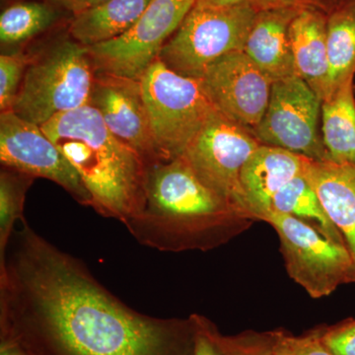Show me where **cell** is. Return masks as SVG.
<instances>
[{"label":"cell","mask_w":355,"mask_h":355,"mask_svg":"<svg viewBox=\"0 0 355 355\" xmlns=\"http://www.w3.org/2000/svg\"><path fill=\"white\" fill-rule=\"evenodd\" d=\"M0 328L37 355H193L197 333L191 316L160 319L128 307L26 219L0 265Z\"/></svg>","instance_id":"obj_1"},{"label":"cell","mask_w":355,"mask_h":355,"mask_svg":"<svg viewBox=\"0 0 355 355\" xmlns=\"http://www.w3.org/2000/svg\"><path fill=\"white\" fill-rule=\"evenodd\" d=\"M254 222L209 189L180 156L148 166L144 205L123 225L144 246L181 253L216 249Z\"/></svg>","instance_id":"obj_2"},{"label":"cell","mask_w":355,"mask_h":355,"mask_svg":"<svg viewBox=\"0 0 355 355\" xmlns=\"http://www.w3.org/2000/svg\"><path fill=\"white\" fill-rule=\"evenodd\" d=\"M41 128L80 175L98 214L123 224L139 214L148 166L112 133L94 107L58 114Z\"/></svg>","instance_id":"obj_3"},{"label":"cell","mask_w":355,"mask_h":355,"mask_svg":"<svg viewBox=\"0 0 355 355\" xmlns=\"http://www.w3.org/2000/svg\"><path fill=\"white\" fill-rule=\"evenodd\" d=\"M32 55L11 111L36 125L90 101L95 70L87 46L69 32Z\"/></svg>","instance_id":"obj_4"},{"label":"cell","mask_w":355,"mask_h":355,"mask_svg":"<svg viewBox=\"0 0 355 355\" xmlns=\"http://www.w3.org/2000/svg\"><path fill=\"white\" fill-rule=\"evenodd\" d=\"M258 9L196 3L166 43L158 60L180 76L198 79L209 65L245 44Z\"/></svg>","instance_id":"obj_5"},{"label":"cell","mask_w":355,"mask_h":355,"mask_svg":"<svg viewBox=\"0 0 355 355\" xmlns=\"http://www.w3.org/2000/svg\"><path fill=\"white\" fill-rule=\"evenodd\" d=\"M154 139L163 161L180 157L216 109L200 81L157 60L140 79Z\"/></svg>","instance_id":"obj_6"},{"label":"cell","mask_w":355,"mask_h":355,"mask_svg":"<svg viewBox=\"0 0 355 355\" xmlns=\"http://www.w3.org/2000/svg\"><path fill=\"white\" fill-rule=\"evenodd\" d=\"M261 221L279 235L286 272L310 297H326L342 284H355V266L347 247L288 214L270 211Z\"/></svg>","instance_id":"obj_7"},{"label":"cell","mask_w":355,"mask_h":355,"mask_svg":"<svg viewBox=\"0 0 355 355\" xmlns=\"http://www.w3.org/2000/svg\"><path fill=\"white\" fill-rule=\"evenodd\" d=\"M197 0H151L125 34L89 46L95 72L140 80Z\"/></svg>","instance_id":"obj_8"},{"label":"cell","mask_w":355,"mask_h":355,"mask_svg":"<svg viewBox=\"0 0 355 355\" xmlns=\"http://www.w3.org/2000/svg\"><path fill=\"white\" fill-rule=\"evenodd\" d=\"M260 146L253 133L216 112L182 156L209 189L253 219L243 191L241 172Z\"/></svg>","instance_id":"obj_9"},{"label":"cell","mask_w":355,"mask_h":355,"mask_svg":"<svg viewBox=\"0 0 355 355\" xmlns=\"http://www.w3.org/2000/svg\"><path fill=\"white\" fill-rule=\"evenodd\" d=\"M322 100L297 76L275 81L263 119L253 130L261 144L317 162L329 161L319 132Z\"/></svg>","instance_id":"obj_10"},{"label":"cell","mask_w":355,"mask_h":355,"mask_svg":"<svg viewBox=\"0 0 355 355\" xmlns=\"http://www.w3.org/2000/svg\"><path fill=\"white\" fill-rule=\"evenodd\" d=\"M0 161L2 167L50 180L77 202L92 207V198L78 172L41 125L12 111L0 114Z\"/></svg>","instance_id":"obj_11"},{"label":"cell","mask_w":355,"mask_h":355,"mask_svg":"<svg viewBox=\"0 0 355 355\" xmlns=\"http://www.w3.org/2000/svg\"><path fill=\"white\" fill-rule=\"evenodd\" d=\"M217 113L253 132L263 119L273 81L243 51L209 65L198 79Z\"/></svg>","instance_id":"obj_12"},{"label":"cell","mask_w":355,"mask_h":355,"mask_svg":"<svg viewBox=\"0 0 355 355\" xmlns=\"http://www.w3.org/2000/svg\"><path fill=\"white\" fill-rule=\"evenodd\" d=\"M89 105L99 112L112 133L135 149L147 166L163 162L140 80L95 72Z\"/></svg>","instance_id":"obj_13"},{"label":"cell","mask_w":355,"mask_h":355,"mask_svg":"<svg viewBox=\"0 0 355 355\" xmlns=\"http://www.w3.org/2000/svg\"><path fill=\"white\" fill-rule=\"evenodd\" d=\"M310 159L279 147L261 144L241 172V186L250 214L263 220L272 209L275 196L294 178L304 174Z\"/></svg>","instance_id":"obj_14"},{"label":"cell","mask_w":355,"mask_h":355,"mask_svg":"<svg viewBox=\"0 0 355 355\" xmlns=\"http://www.w3.org/2000/svg\"><path fill=\"white\" fill-rule=\"evenodd\" d=\"M300 9H261L248 35L244 53L275 81L295 76L289 29Z\"/></svg>","instance_id":"obj_15"},{"label":"cell","mask_w":355,"mask_h":355,"mask_svg":"<svg viewBox=\"0 0 355 355\" xmlns=\"http://www.w3.org/2000/svg\"><path fill=\"white\" fill-rule=\"evenodd\" d=\"M327 16L320 8H302L289 29L296 76L310 86L323 101L328 95L329 64Z\"/></svg>","instance_id":"obj_16"},{"label":"cell","mask_w":355,"mask_h":355,"mask_svg":"<svg viewBox=\"0 0 355 355\" xmlns=\"http://www.w3.org/2000/svg\"><path fill=\"white\" fill-rule=\"evenodd\" d=\"M304 176L342 234L355 266V164L309 160Z\"/></svg>","instance_id":"obj_17"},{"label":"cell","mask_w":355,"mask_h":355,"mask_svg":"<svg viewBox=\"0 0 355 355\" xmlns=\"http://www.w3.org/2000/svg\"><path fill=\"white\" fill-rule=\"evenodd\" d=\"M151 0H108L72 16L67 32L84 46L106 43L125 34L150 3Z\"/></svg>","instance_id":"obj_18"},{"label":"cell","mask_w":355,"mask_h":355,"mask_svg":"<svg viewBox=\"0 0 355 355\" xmlns=\"http://www.w3.org/2000/svg\"><path fill=\"white\" fill-rule=\"evenodd\" d=\"M322 139L330 162L355 164L354 79L322 101Z\"/></svg>","instance_id":"obj_19"},{"label":"cell","mask_w":355,"mask_h":355,"mask_svg":"<svg viewBox=\"0 0 355 355\" xmlns=\"http://www.w3.org/2000/svg\"><path fill=\"white\" fill-rule=\"evenodd\" d=\"M67 14L71 15L51 0L11 2L0 14L2 46H18L41 36L60 25Z\"/></svg>","instance_id":"obj_20"},{"label":"cell","mask_w":355,"mask_h":355,"mask_svg":"<svg viewBox=\"0 0 355 355\" xmlns=\"http://www.w3.org/2000/svg\"><path fill=\"white\" fill-rule=\"evenodd\" d=\"M328 95L355 76V0H343L327 16ZM327 95V96H328Z\"/></svg>","instance_id":"obj_21"},{"label":"cell","mask_w":355,"mask_h":355,"mask_svg":"<svg viewBox=\"0 0 355 355\" xmlns=\"http://www.w3.org/2000/svg\"><path fill=\"white\" fill-rule=\"evenodd\" d=\"M270 211L296 217L316 229L327 239L347 247L342 234L327 214L316 191L304 174L294 178L275 196Z\"/></svg>","instance_id":"obj_22"},{"label":"cell","mask_w":355,"mask_h":355,"mask_svg":"<svg viewBox=\"0 0 355 355\" xmlns=\"http://www.w3.org/2000/svg\"><path fill=\"white\" fill-rule=\"evenodd\" d=\"M35 178L10 168L0 172V265L6 260L7 248L16 223L25 220L26 195Z\"/></svg>","instance_id":"obj_23"},{"label":"cell","mask_w":355,"mask_h":355,"mask_svg":"<svg viewBox=\"0 0 355 355\" xmlns=\"http://www.w3.org/2000/svg\"><path fill=\"white\" fill-rule=\"evenodd\" d=\"M198 315L200 324L227 355H273L270 331L253 330L242 331L237 335L225 336L216 324L207 317Z\"/></svg>","instance_id":"obj_24"},{"label":"cell","mask_w":355,"mask_h":355,"mask_svg":"<svg viewBox=\"0 0 355 355\" xmlns=\"http://www.w3.org/2000/svg\"><path fill=\"white\" fill-rule=\"evenodd\" d=\"M32 55L29 53H2L0 55V110L11 111L19 93L21 84L26 73Z\"/></svg>","instance_id":"obj_25"},{"label":"cell","mask_w":355,"mask_h":355,"mask_svg":"<svg viewBox=\"0 0 355 355\" xmlns=\"http://www.w3.org/2000/svg\"><path fill=\"white\" fill-rule=\"evenodd\" d=\"M273 355H334L322 340L320 327L301 336L279 328L270 331Z\"/></svg>","instance_id":"obj_26"},{"label":"cell","mask_w":355,"mask_h":355,"mask_svg":"<svg viewBox=\"0 0 355 355\" xmlns=\"http://www.w3.org/2000/svg\"><path fill=\"white\" fill-rule=\"evenodd\" d=\"M322 340L334 355H355V319L320 327Z\"/></svg>","instance_id":"obj_27"},{"label":"cell","mask_w":355,"mask_h":355,"mask_svg":"<svg viewBox=\"0 0 355 355\" xmlns=\"http://www.w3.org/2000/svg\"><path fill=\"white\" fill-rule=\"evenodd\" d=\"M254 6L258 10L275 8H320L329 12L326 0H254Z\"/></svg>","instance_id":"obj_28"},{"label":"cell","mask_w":355,"mask_h":355,"mask_svg":"<svg viewBox=\"0 0 355 355\" xmlns=\"http://www.w3.org/2000/svg\"><path fill=\"white\" fill-rule=\"evenodd\" d=\"M0 355H37L19 336L0 328Z\"/></svg>","instance_id":"obj_29"},{"label":"cell","mask_w":355,"mask_h":355,"mask_svg":"<svg viewBox=\"0 0 355 355\" xmlns=\"http://www.w3.org/2000/svg\"><path fill=\"white\" fill-rule=\"evenodd\" d=\"M191 316L195 322L196 330H197L193 355H227L205 330L198 320V315L193 314Z\"/></svg>","instance_id":"obj_30"},{"label":"cell","mask_w":355,"mask_h":355,"mask_svg":"<svg viewBox=\"0 0 355 355\" xmlns=\"http://www.w3.org/2000/svg\"><path fill=\"white\" fill-rule=\"evenodd\" d=\"M51 1L62 7L71 15H76V14L83 12L89 8L104 3L108 0H51Z\"/></svg>","instance_id":"obj_31"},{"label":"cell","mask_w":355,"mask_h":355,"mask_svg":"<svg viewBox=\"0 0 355 355\" xmlns=\"http://www.w3.org/2000/svg\"><path fill=\"white\" fill-rule=\"evenodd\" d=\"M254 0H197L196 3L214 7L253 6Z\"/></svg>","instance_id":"obj_32"},{"label":"cell","mask_w":355,"mask_h":355,"mask_svg":"<svg viewBox=\"0 0 355 355\" xmlns=\"http://www.w3.org/2000/svg\"><path fill=\"white\" fill-rule=\"evenodd\" d=\"M343 1V0H326L327 6L329 7V11H330L334 6H338V3Z\"/></svg>","instance_id":"obj_33"},{"label":"cell","mask_w":355,"mask_h":355,"mask_svg":"<svg viewBox=\"0 0 355 355\" xmlns=\"http://www.w3.org/2000/svg\"><path fill=\"white\" fill-rule=\"evenodd\" d=\"M10 1H19V0H10Z\"/></svg>","instance_id":"obj_34"}]
</instances>
